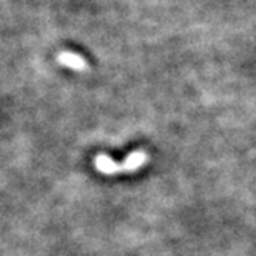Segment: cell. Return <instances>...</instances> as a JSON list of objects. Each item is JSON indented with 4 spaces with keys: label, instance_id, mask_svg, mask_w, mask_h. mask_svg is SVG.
I'll return each mask as SVG.
<instances>
[{
    "label": "cell",
    "instance_id": "obj_1",
    "mask_svg": "<svg viewBox=\"0 0 256 256\" xmlns=\"http://www.w3.org/2000/svg\"><path fill=\"white\" fill-rule=\"evenodd\" d=\"M147 153L145 152H133L124 162H114L106 154H98L94 159V167L102 174H118V173H133L144 167L147 162Z\"/></svg>",
    "mask_w": 256,
    "mask_h": 256
},
{
    "label": "cell",
    "instance_id": "obj_2",
    "mask_svg": "<svg viewBox=\"0 0 256 256\" xmlns=\"http://www.w3.org/2000/svg\"><path fill=\"white\" fill-rule=\"evenodd\" d=\"M58 62L64 66H68L74 71H85L88 68L86 60L79 56V54L72 52V51H60L58 54Z\"/></svg>",
    "mask_w": 256,
    "mask_h": 256
}]
</instances>
